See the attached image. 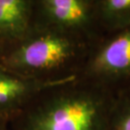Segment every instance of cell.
<instances>
[{
  "mask_svg": "<svg viewBox=\"0 0 130 130\" xmlns=\"http://www.w3.org/2000/svg\"><path fill=\"white\" fill-rule=\"evenodd\" d=\"M115 101L96 92H72L38 108L28 130H107Z\"/></svg>",
  "mask_w": 130,
  "mask_h": 130,
  "instance_id": "6da1fadb",
  "label": "cell"
},
{
  "mask_svg": "<svg viewBox=\"0 0 130 130\" xmlns=\"http://www.w3.org/2000/svg\"><path fill=\"white\" fill-rule=\"evenodd\" d=\"M76 44L62 32H46L29 39L6 59L9 68L23 71L55 69L75 55Z\"/></svg>",
  "mask_w": 130,
  "mask_h": 130,
  "instance_id": "7a4b0ae2",
  "label": "cell"
},
{
  "mask_svg": "<svg viewBox=\"0 0 130 130\" xmlns=\"http://www.w3.org/2000/svg\"><path fill=\"white\" fill-rule=\"evenodd\" d=\"M91 73L117 82L130 77V28L117 32L98 49L90 64Z\"/></svg>",
  "mask_w": 130,
  "mask_h": 130,
  "instance_id": "3957f363",
  "label": "cell"
},
{
  "mask_svg": "<svg viewBox=\"0 0 130 130\" xmlns=\"http://www.w3.org/2000/svg\"><path fill=\"white\" fill-rule=\"evenodd\" d=\"M41 4L47 21L62 29L83 27L93 14V2L86 0H44Z\"/></svg>",
  "mask_w": 130,
  "mask_h": 130,
  "instance_id": "277c9868",
  "label": "cell"
},
{
  "mask_svg": "<svg viewBox=\"0 0 130 130\" xmlns=\"http://www.w3.org/2000/svg\"><path fill=\"white\" fill-rule=\"evenodd\" d=\"M31 4L26 0H0V37L18 39L26 32Z\"/></svg>",
  "mask_w": 130,
  "mask_h": 130,
  "instance_id": "5b68a950",
  "label": "cell"
},
{
  "mask_svg": "<svg viewBox=\"0 0 130 130\" xmlns=\"http://www.w3.org/2000/svg\"><path fill=\"white\" fill-rule=\"evenodd\" d=\"M42 88L38 80L0 70V110L19 105Z\"/></svg>",
  "mask_w": 130,
  "mask_h": 130,
  "instance_id": "8992f818",
  "label": "cell"
},
{
  "mask_svg": "<svg viewBox=\"0 0 130 130\" xmlns=\"http://www.w3.org/2000/svg\"><path fill=\"white\" fill-rule=\"evenodd\" d=\"M95 7L99 19L110 31L130 28V0H101Z\"/></svg>",
  "mask_w": 130,
  "mask_h": 130,
  "instance_id": "52a82bcc",
  "label": "cell"
},
{
  "mask_svg": "<svg viewBox=\"0 0 130 130\" xmlns=\"http://www.w3.org/2000/svg\"><path fill=\"white\" fill-rule=\"evenodd\" d=\"M107 130H130V94L115 101Z\"/></svg>",
  "mask_w": 130,
  "mask_h": 130,
  "instance_id": "ba28073f",
  "label": "cell"
}]
</instances>
